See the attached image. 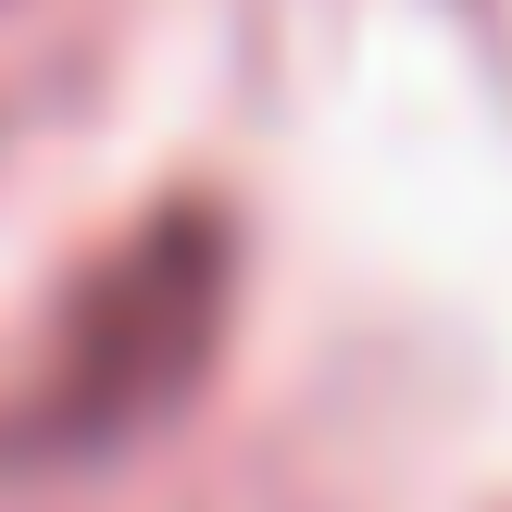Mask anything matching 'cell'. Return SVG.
<instances>
[{
	"instance_id": "obj_1",
	"label": "cell",
	"mask_w": 512,
	"mask_h": 512,
	"mask_svg": "<svg viewBox=\"0 0 512 512\" xmlns=\"http://www.w3.org/2000/svg\"><path fill=\"white\" fill-rule=\"evenodd\" d=\"M225 325V238L213 213H163L63 325V363L0 413V463H75V450L150 438L175 400L200 388Z\"/></svg>"
}]
</instances>
